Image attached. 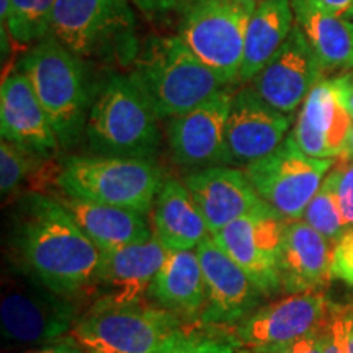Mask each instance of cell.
<instances>
[{"instance_id":"cell-11","label":"cell","mask_w":353,"mask_h":353,"mask_svg":"<svg viewBox=\"0 0 353 353\" xmlns=\"http://www.w3.org/2000/svg\"><path fill=\"white\" fill-rule=\"evenodd\" d=\"M288 219L272 206L232 221L213 234L221 249L231 257L265 296L281 291L278 259Z\"/></svg>"},{"instance_id":"cell-21","label":"cell","mask_w":353,"mask_h":353,"mask_svg":"<svg viewBox=\"0 0 353 353\" xmlns=\"http://www.w3.org/2000/svg\"><path fill=\"white\" fill-rule=\"evenodd\" d=\"M0 132L2 139L44 156L59 148L46 110L20 70L3 79L0 88Z\"/></svg>"},{"instance_id":"cell-24","label":"cell","mask_w":353,"mask_h":353,"mask_svg":"<svg viewBox=\"0 0 353 353\" xmlns=\"http://www.w3.org/2000/svg\"><path fill=\"white\" fill-rule=\"evenodd\" d=\"M154 236L169 250H190L208 232L196 201L187 185L167 179L159 188L152 211Z\"/></svg>"},{"instance_id":"cell-14","label":"cell","mask_w":353,"mask_h":353,"mask_svg":"<svg viewBox=\"0 0 353 353\" xmlns=\"http://www.w3.org/2000/svg\"><path fill=\"white\" fill-rule=\"evenodd\" d=\"M196 254L206 283V306L200 317L203 324H237L267 298L211 236L196 245Z\"/></svg>"},{"instance_id":"cell-35","label":"cell","mask_w":353,"mask_h":353,"mask_svg":"<svg viewBox=\"0 0 353 353\" xmlns=\"http://www.w3.org/2000/svg\"><path fill=\"white\" fill-rule=\"evenodd\" d=\"M332 81L335 87H337L342 103L345 105L347 112L353 118V68L343 70L337 77H334Z\"/></svg>"},{"instance_id":"cell-33","label":"cell","mask_w":353,"mask_h":353,"mask_svg":"<svg viewBox=\"0 0 353 353\" xmlns=\"http://www.w3.org/2000/svg\"><path fill=\"white\" fill-rule=\"evenodd\" d=\"M265 353H324L321 330L317 329L314 332L306 334L303 335V337L296 339V341H291L288 343H283V345H278Z\"/></svg>"},{"instance_id":"cell-34","label":"cell","mask_w":353,"mask_h":353,"mask_svg":"<svg viewBox=\"0 0 353 353\" xmlns=\"http://www.w3.org/2000/svg\"><path fill=\"white\" fill-rule=\"evenodd\" d=\"M136 7L145 15H164V13L182 10L188 6L190 0H132Z\"/></svg>"},{"instance_id":"cell-27","label":"cell","mask_w":353,"mask_h":353,"mask_svg":"<svg viewBox=\"0 0 353 353\" xmlns=\"http://www.w3.org/2000/svg\"><path fill=\"white\" fill-rule=\"evenodd\" d=\"M337 180L339 169L334 165V169L325 175L321 188L312 198L304 211V221L322 234L325 239L335 244L342 237V234L347 231V226L343 224L341 206H339L337 196Z\"/></svg>"},{"instance_id":"cell-39","label":"cell","mask_w":353,"mask_h":353,"mask_svg":"<svg viewBox=\"0 0 353 353\" xmlns=\"http://www.w3.org/2000/svg\"><path fill=\"white\" fill-rule=\"evenodd\" d=\"M185 330H187V329H183L182 332H179V334H176V335H174V337H172L170 341L167 342L164 347H162V348H159V350H157V352H154V353H176V345H179V341H180V337H182Z\"/></svg>"},{"instance_id":"cell-4","label":"cell","mask_w":353,"mask_h":353,"mask_svg":"<svg viewBox=\"0 0 353 353\" xmlns=\"http://www.w3.org/2000/svg\"><path fill=\"white\" fill-rule=\"evenodd\" d=\"M19 70L32 83L50 117L59 144L77 143L95 92L87 82L83 61L51 34L43 38L20 59Z\"/></svg>"},{"instance_id":"cell-25","label":"cell","mask_w":353,"mask_h":353,"mask_svg":"<svg viewBox=\"0 0 353 353\" xmlns=\"http://www.w3.org/2000/svg\"><path fill=\"white\" fill-rule=\"evenodd\" d=\"M294 21L325 72L353 68V21L330 12L319 0H291Z\"/></svg>"},{"instance_id":"cell-12","label":"cell","mask_w":353,"mask_h":353,"mask_svg":"<svg viewBox=\"0 0 353 353\" xmlns=\"http://www.w3.org/2000/svg\"><path fill=\"white\" fill-rule=\"evenodd\" d=\"M329 306L322 291L290 294L234 324L232 342L250 353H265L319 329Z\"/></svg>"},{"instance_id":"cell-19","label":"cell","mask_w":353,"mask_h":353,"mask_svg":"<svg viewBox=\"0 0 353 353\" xmlns=\"http://www.w3.org/2000/svg\"><path fill=\"white\" fill-rule=\"evenodd\" d=\"M353 118L342 103L332 79H324L309 92L290 138L306 156L337 159L345 148Z\"/></svg>"},{"instance_id":"cell-26","label":"cell","mask_w":353,"mask_h":353,"mask_svg":"<svg viewBox=\"0 0 353 353\" xmlns=\"http://www.w3.org/2000/svg\"><path fill=\"white\" fill-rule=\"evenodd\" d=\"M291 0H263L250 17L245 34L244 61L239 74L241 83H250L280 50L294 28Z\"/></svg>"},{"instance_id":"cell-38","label":"cell","mask_w":353,"mask_h":353,"mask_svg":"<svg viewBox=\"0 0 353 353\" xmlns=\"http://www.w3.org/2000/svg\"><path fill=\"white\" fill-rule=\"evenodd\" d=\"M335 164L343 165V167L353 164V126H352L350 132H348L345 148H343V151H342L341 156L335 159Z\"/></svg>"},{"instance_id":"cell-17","label":"cell","mask_w":353,"mask_h":353,"mask_svg":"<svg viewBox=\"0 0 353 353\" xmlns=\"http://www.w3.org/2000/svg\"><path fill=\"white\" fill-rule=\"evenodd\" d=\"M169 249L152 234L151 239L101 252V270L94 306L141 303L165 262Z\"/></svg>"},{"instance_id":"cell-3","label":"cell","mask_w":353,"mask_h":353,"mask_svg":"<svg viewBox=\"0 0 353 353\" xmlns=\"http://www.w3.org/2000/svg\"><path fill=\"white\" fill-rule=\"evenodd\" d=\"M157 120L156 110L130 74H113L95 92L88 110V145L99 156L151 161L161 144Z\"/></svg>"},{"instance_id":"cell-6","label":"cell","mask_w":353,"mask_h":353,"mask_svg":"<svg viewBox=\"0 0 353 353\" xmlns=\"http://www.w3.org/2000/svg\"><path fill=\"white\" fill-rule=\"evenodd\" d=\"M134 15L128 0H57L50 34L87 59H134Z\"/></svg>"},{"instance_id":"cell-31","label":"cell","mask_w":353,"mask_h":353,"mask_svg":"<svg viewBox=\"0 0 353 353\" xmlns=\"http://www.w3.org/2000/svg\"><path fill=\"white\" fill-rule=\"evenodd\" d=\"M332 278L353 286V226L335 242L332 254Z\"/></svg>"},{"instance_id":"cell-29","label":"cell","mask_w":353,"mask_h":353,"mask_svg":"<svg viewBox=\"0 0 353 353\" xmlns=\"http://www.w3.org/2000/svg\"><path fill=\"white\" fill-rule=\"evenodd\" d=\"M319 330L324 353H350L353 304L330 303Z\"/></svg>"},{"instance_id":"cell-7","label":"cell","mask_w":353,"mask_h":353,"mask_svg":"<svg viewBox=\"0 0 353 353\" xmlns=\"http://www.w3.org/2000/svg\"><path fill=\"white\" fill-rule=\"evenodd\" d=\"M183 329L180 317L141 301L125 306H92L69 335L90 353H154Z\"/></svg>"},{"instance_id":"cell-1","label":"cell","mask_w":353,"mask_h":353,"mask_svg":"<svg viewBox=\"0 0 353 353\" xmlns=\"http://www.w3.org/2000/svg\"><path fill=\"white\" fill-rule=\"evenodd\" d=\"M10 242L23 273L46 288L70 299L97 293L101 250L54 198L25 195Z\"/></svg>"},{"instance_id":"cell-18","label":"cell","mask_w":353,"mask_h":353,"mask_svg":"<svg viewBox=\"0 0 353 353\" xmlns=\"http://www.w3.org/2000/svg\"><path fill=\"white\" fill-rule=\"evenodd\" d=\"M183 183L196 201L210 236L242 218L267 206L245 172L214 165L193 172L183 179Z\"/></svg>"},{"instance_id":"cell-16","label":"cell","mask_w":353,"mask_h":353,"mask_svg":"<svg viewBox=\"0 0 353 353\" xmlns=\"http://www.w3.org/2000/svg\"><path fill=\"white\" fill-rule=\"evenodd\" d=\"M291 117L278 112L252 87L232 92L226 121V144L232 162L252 164L283 144Z\"/></svg>"},{"instance_id":"cell-30","label":"cell","mask_w":353,"mask_h":353,"mask_svg":"<svg viewBox=\"0 0 353 353\" xmlns=\"http://www.w3.org/2000/svg\"><path fill=\"white\" fill-rule=\"evenodd\" d=\"M176 353H250L232 341H221L216 337H206L198 332L185 330L180 337Z\"/></svg>"},{"instance_id":"cell-22","label":"cell","mask_w":353,"mask_h":353,"mask_svg":"<svg viewBox=\"0 0 353 353\" xmlns=\"http://www.w3.org/2000/svg\"><path fill=\"white\" fill-rule=\"evenodd\" d=\"M51 198L72 216L77 226L101 252H112L152 237L144 214L132 210L79 200L61 192Z\"/></svg>"},{"instance_id":"cell-40","label":"cell","mask_w":353,"mask_h":353,"mask_svg":"<svg viewBox=\"0 0 353 353\" xmlns=\"http://www.w3.org/2000/svg\"><path fill=\"white\" fill-rule=\"evenodd\" d=\"M241 2H244V3H249V6H254V7H259L260 3L263 2V0H241Z\"/></svg>"},{"instance_id":"cell-5","label":"cell","mask_w":353,"mask_h":353,"mask_svg":"<svg viewBox=\"0 0 353 353\" xmlns=\"http://www.w3.org/2000/svg\"><path fill=\"white\" fill-rule=\"evenodd\" d=\"M162 180L148 159L69 157L63 162L59 190L64 195L148 214Z\"/></svg>"},{"instance_id":"cell-9","label":"cell","mask_w":353,"mask_h":353,"mask_svg":"<svg viewBox=\"0 0 353 353\" xmlns=\"http://www.w3.org/2000/svg\"><path fill=\"white\" fill-rule=\"evenodd\" d=\"M81 319L74 299L28 276H8L0 301V325L8 342L37 345L59 341Z\"/></svg>"},{"instance_id":"cell-15","label":"cell","mask_w":353,"mask_h":353,"mask_svg":"<svg viewBox=\"0 0 353 353\" xmlns=\"http://www.w3.org/2000/svg\"><path fill=\"white\" fill-rule=\"evenodd\" d=\"M232 92L224 88L192 112L172 118L167 126L172 156L185 167L232 164L226 144V121Z\"/></svg>"},{"instance_id":"cell-36","label":"cell","mask_w":353,"mask_h":353,"mask_svg":"<svg viewBox=\"0 0 353 353\" xmlns=\"http://www.w3.org/2000/svg\"><path fill=\"white\" fill-rule=\"evenodd\" d=\"M23 353H81V347H79L74 341H64L48 343V345L33 348V350H26Z\"/></svg>"},{"instance_id":"cell-20","label":"cell","mask_w":353,"mask_h":353,"mask_svg":"<svg viewBox=\"0 0 353 353\" xmlns=\"http://www.w3.org/2000/svg\"><path fill=\"white\" fill-rule=\"evenodd\" d=\"M334 245L306 221L288 219L278 259L281 290L298 294L327 288L332 280Z\"/></svg>"},{"instance_id":"cell-2","label":"cell","mask_w":353,"mask_h":353,"mask_svg":"<svg viewBox=\"0 0 353 353\" xmlns=\"http://www.w3.org/2000/svg\"><path fill=\"white\" fill-rule=\"evenodd\" d=\"M130 76L148 97L157 117L170 120L192 112L228 88L179 34L149 39L136 57Z\"/></svg>"},{"instance_id":"cell-23","label":"cell","mask_w":353,"mask_h":353,"mask_svg":"<svg viewBox=\"0 0 353 353\" xmlns=\"http://www.w3.org/2000/svg\"><path fill=\"white\" fill-rule=\"evenodd\" d=\"M148 296L176 317H201L206 306V283L196 250H169Z\"/></svg>"},{"instance_id":"cell-32","label":"cell","mask_w":353,"mask_h":353,"mask_svg":"<svg viewBox=\"0 0 353 353\" xmlns=\"http://www.w3.org/2000/svg\"><path fill=\"white\" fill-rule=\"evenodd\" d=\"M339 180H337V196L339 206H341V214L343 224L347 228L353 226V164L350 165H337Z\"/></svg>"},{"instance_id":"cell-13","label":"cell","mask_w":353,"mask_h":353,"mask_svg":"<svg viewBox=\"0 0 353 353\" xmlns=\"http://www.w3.org/2000/svg\"><path fill=\"white\" fill-rule=\"evenodd\" d=\"M324 74L319 57L301 28L294 25L280 50L252 79L250 87L270 107L291 114L304 103L309 92L324 81Z\"/></svg>"},{"instance_id":"cell-28","label":"cell","mask_w":353,"mask_h":353,"mask_svg":"<svg viewBox=\"0 0 353 353\" xmlns=\"http://www.w3.org/2000/svg\"><path fill=\"white\" fill-rule=\"evenodd\" d=\"M57 0H10L7 28L20 44L38 43L50 34Z\"/></svg>"},{"instance_id":"cell-41","label":"cell","mask_w":353,"mask_h":353,"mask_svg":"<svg viewBox=\"0 0 353 353\" xmlns=\"http://www.w3.org/2000/svg\"><path fill=\"white\" fill-rule=\"evenodd\" d=\"M350 353H353V332H352V341H350Z\"/></svg>"},{"instance_id":"cell-8","label":"cell","mask_w":353,"mask_h":353,"mask_svg":"<svg viewBox=\"0 0 353 353\" xmlns=\"http://www.w3.org/2000/svg\"><path fill=\"white\" fill-rule=\"evenodd\" d=\"M254 6L241 0H190L179 37L226 85L239 82Z\"/></svg>"},{"instance_id":"cell-37","label":"cell","mask_w":353,"mask_h":353,"mask_svg":"<svg viewBox=\"0 0 353 353\" xmlns=\"http://www.w3.org/2000/svg\"><path fill=\"white\" fill-rule=\"evenodd\" d=\"M319 2L330 12L353 21V0H319Z\"/></svg>"},{"instance_id":"cell-10","label":"cell","mask_w":353,"mask_h":353,"mask_svg":"<svg viewBox=\"0 0 353 353\" xmlns=\"http://www.w3.org/2000/svg\"><path fill=\"white\" fill-rule=\"evenodd\" d=\"M335 159L306 156L286 138L267 157L245 165V175L260 198L286 219H299L321 188Z\"/></svg>"}]
</instances>
